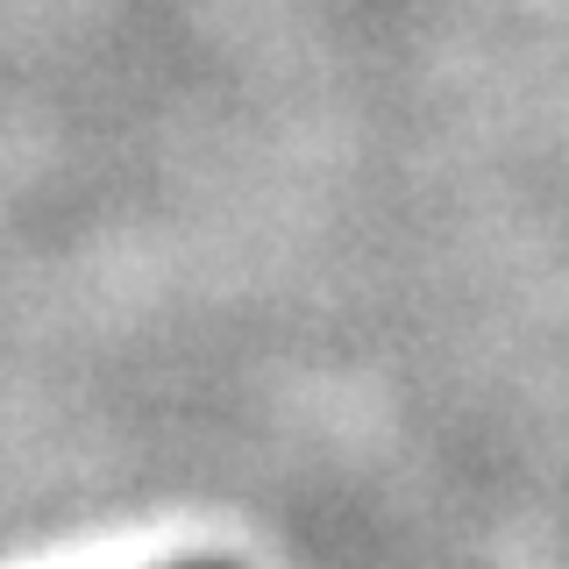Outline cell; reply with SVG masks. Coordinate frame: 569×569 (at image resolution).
Masks as SVG:
<instances>
[{
    "mask_svg": "<svg viewBox=\"0 0 569 569\" xmlns=\"http://www.w3.org/2000/svg\"><path fill=\"white\" fill-rule=\"evenodd\" d=\"M178 569H236V562H178Z\"/></svg>",
    "mask_w": 569,
    "mask_h": 569,
    "instance_id": "1",
    "label": "cell"
}]
</instances>
